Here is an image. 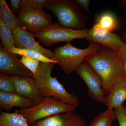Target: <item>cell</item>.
Wrapping results in <instances>:
<instances>
[{
    "label": "cell",
    "mask_w": 126,
    "mask_h": 126,
    "mask_svg": "<svg viewBox=\"0 0 126 126\" xmlns=\"http://www.w3.org/2000/svg\"><path fill=\"white\" fill-rule=\"evenodd\" d=\"M84 61L100 78L106 96L116 86L126 81L125 62L119 58L118 53L108 47L101 45L96 52L87 56Z\"/></svg>",
    "instance_id": "obj_1"
},
{
    "label": "cell",
    "mask_w": 126,
    "mask_h": 126,
    "mask_svg": "<svg viewBox=\"0 0 126 126\" xmlns=\"http://www.w3.org/2000/svg\"><path fill=\"white\" fill-rule=\"evenodd\" d=\"M55 63L40 62L33 78L37 87L44 98H56L78 107L79 99L74 94L66 90L56 77L51 76V73Z\"/></svg>",
    "instance_id": "obj_2"
},
{
    "label": "cell",
    "mask_w": 126,
    "mask_h": 126,
    "mask_svg": "<svg viewBox=\"0 0 126 126\" xmlns=\"http://www.w3.org/2000/svg\"><path fill=\"white\" fill-rule=\"evenodd\" d=\"M44 8L53 12L63 26L75 30L87 29L88 17L76 0H47Z\"/></svg>",
    "instance_id": "obj_3"
},
{
    "label": "cell",
    "mask_w": 126,
    "mask_h": 126,
    "mask_svg": "<svg viewBox=\"0 0 126 126\" xmlns=\"http://www.w3.org/2000/svg\"><path fill=\"white\" fill-rule=\"evenodd\" d=\"M100 46L98 43L89 42L87 48L79 49L68 43L54 49L51 60L56 61L61 69L66 74L69 75L76 72L85 58L96 52Z\"/></svg>",
    "instance_id": "obj_4"
},
{
    "label": "cell",
    "mask_w": 126,
    "mask_h": 126,
    "mask_svg": "<svg viewBox=\"0 0 126 126\" xmlns=\"http://www.w3.org/2000/svg\"><path fill=\"white\" fill-rule=\"evenodd\" d=\"M77 107L54 97L45 98L40 103L33 107L16 110L30 124L53 115L67 112H74Z\"/></svg>",
    "instance_id": "obj_5"
},
{
    "label": "cell",
    "mask_w": 126,
    "mask_h": 126,
    "mask_svg": "<svg viewBox=\"0 0 126 126\" xmlns=\"http://www.w3.org/2000/svg\"><path fill=\"white\" fill-rule=\"evenodd\" d=\"M88 30H77L63 26L59 23H52L44 29L34 34L45 46L50 47L61 42L70 43L75 39H86Z\"/></svg>",
    "instance_id": "obj_6"
},
{
    "label": "cell",
    "mask_w": 126,
    "mask_h": 126,
    "mask_svg": "<svg viewBox=\"0 0 126 126\" xmlns=\"http://www.w3.org/2000/svg\"><path fill=\"white\" fill-rule=\"evenodd\" d=\"M76 72L87 85L89 97L96 101L105 104L106 96L103 90L101 80L90 65L84 61Z\"/></svg>",
    "instance_id": "obj_7"
},
{
    "label": "cell",
    "mask_w": 126,
    "mask_h": 126,
    "mask_svg": "<svg viewBox=\"0 0 126 126\" xmlns=\"http://www.w3.org/2000/svg\"><path fill=\"white\" fill-rule=\"evenodd\" d=\"M18 17L20 25L34 34L53 23L51 16L44 11H24L19 12Z\"/></svg>",
    "instance_id": "obj_8"
},
{
    "label": "cell",
    "mask_w": 126,
    "mask_h": 126,
    "mask_svg": "<svg viewBox=\"0 0 126 126\" xmlns=\"http://www.w3.org/2000/svg\"><path fill=\"white\" fill-rule=\"evenodd\" d=\"M86 39L89 42L98 43L117 53L126 44L117 34L106 30L97 24H94L88 30Z\"/></svg>",
    "instance_id": "obj_9"
},
{
    "label": "cell",
    "mask_w": 126,
    "mask_h": 126,
    "mask_svg": "<svg viewBox=\"0 0 126 126\" xmlns=\"http://www.w3.org/2000/svg\"><path fill=\"white\" fill-rule=\"evenodd\" d=\"M0 72L11 75H25L33 78L34 75L20 62L16 56L4 49L1 44L0 48Z\"/></svg>",
    "instance_id": "obj_10"
},
{
    "label": "cell",
    "mask_w": 126,
    "mask_h": 126,
    "mask_svg": "<svg viewBox=\"0 0 126 126\" xmlns=\"http://www.w3.org/2000/svg\"><path fill=\"white\" fill-rule=\"evenodd\" d=\"M11 77L14 81L15 93L33 101L36 105L43 101L44 97L33 78L25 75Z\"/></svg>",
    "instance_id": "obj_11"
},
{
    "label": "cell",
    "mask_w": 126,
    "mask_h": 126,
    "mask_svg": "<svg viewBox=\"0 0 126 126\" xmlns=\"http://www.w3.org/2000/svg\"><path fill=\"white\" fill-rule=\"evenodd\" d=\"M15 40V47L23 49L34 50L51 60L54 55L51 50L46 48L39 44L31 33L21 25L12 31Z\"/></svg>",
    "instance_id": "obj_12"
},
{
    "label": "cell",
    "mask_w": 126,
    "mask_h": 126,
    "mask_svg": "<svg viewBox=\"0 0 126 126\" xmlns=\"http://www.w3.org/2000/svg\"><path fill=\"white\" fill-rule=\"evenodd\" d=\"M86 121L74 112L60 113L37 121L31 126H86Z\"/></svg>",
    "instance_id": "obj_13"
},
{
    "label": "cell",
    "mask_w": 126,
    "mask_h": 126,
    "mask_svg": "<svg viewBox=\"0 0 126 126\" xmlns=\"http://www.w3.org/2000/svg\"><path fill=\"white\" fill-rule=\"evenodd\" d=\"M36 105L33 101L15 93L0 91V107L6 112H9L15 107L25 109L33 107Z\"/></svg>",
    "instance_id": "obj_14"
},
{
    "label": "cell",
    "mask_w": 126,
    "mask_h": 126,
    "mask_svg": "<svg viewBox=\"0 0 126 126\" xmlns=\"http://www.w3.org/2000/svg\"><path fill=\"white\" fill-rule=\"evenodd\" d=\"M126 100V81L116 86L106 97L105 104L108 108L117 109L121 107Z\"/></svg>",
    "instance_id": "obj_15"
},
{
    "label": "cell",
    "mask_w": 126,
    "mask_h": 126,
    "mask_svg": "<svg viewBox=\"0 0 126 126\" xmlns=\"http://www.w3.org/2000/svg\"><path fill=\"white\" fill-rule=\"evenodd\" d=\"M0 126H31L22 115L16 111L10 113L1 111L0 113Z\"/></svg>",
    "instance_id": "obj_16"
},
{
    "label": "cell",
    "mask_w": 126,
    "mask_h": 126,
    "mask_svg": "<svg viewBox=\"0 0 126 126\" xmlns=\"http://www.w3.org/2000/svg\"><path fill=\"white\" fill-rule=\"evenodd\" d=\"M0 17L2 22L12 31L19 25L18 17L14 15L5 0H0Z\"/></svg>",
    "instance_id": "obj_17"
},
{
    "label": "cell",
    "mask_w": 126,
    "mask_h": 126,
    "mask_svg": "<svg viewBox=\"0 0 126 126\" xmlns=\"http://www.w3.org/2000/svg\"><path fill=\"white\" fill-rule=\"evenodd\" d=\"M94 24L100 25L103 29L111 32L116 29L118 22L116 17L110 12H104L96 16Z\"/></svg>",
    "instance_id": "obj_18"
},
{
    "label": "cell",
    "mask_w": 126,
    "mask_h": 126,
    "mask_svg": "<svg viewBox=\"0 0 126 126\" xmlns=\"http://www.w3.org/2000/svg\"><path fill=\"white\" fill-rule=\"evenodd\" d=\"M116 119L115 110L111 108L99 113L89 126H111L114 120Z\"/></svg>",
    "instance_id": "obj_19"
},
{
    "label": "cell",
    "mask_w": 126,
    "mask_h": 126,
    "mask_svg": "<svg viewBox=\"0 0 126 126\" xmlns=\"http://www.w3.org/2000/svg\"><path fill=\"white\" fill-rule=\"evenodd\" d=\"M0 36L3 48L8 50L15 47V40L13 31L0 19Z\"/></svg>",
    "instance_id": "obj_20"
},
{
    "label": "cell",
    "mask_w": 126,
    "mask_h": 126,
    "mask_svg": "<svg viewBox=\"0 0 126 126\" xmlns=\"http://www.w3.org/2000/svg\"><path fill=\"white\" fill-rule=\"evenodd\" d=\"M8 51L14 54L19 55L22 56H28L32 58L36 59L43 63H54L57 64L56 61L48 58L39 52L34 50L23 49L14 47L10 49Z\"/></svg>",
    "instance_id": "obj_21"
},
{
    "label": "cell",
    "mask_w": 126,
    "mask_h": 126,
    "mask_svg": "<svg viewBox=\"0 0 126 126\" xmlns=\"http://www.w3.org/2000/svg\"><path fill=\"white\" fill-rule=\"evenodd\" d=\"M47 0H22L21 4L20 10L19 12L27 10H43V8L44 7Z\"/></svg>",
    "instance_id": "obj_22"
},
{
    "label": "cell",
    "mask_w": 126,
    "mask_h": 126,
    "mask_svg": "<svg viewBox=\"0 0 126 126\" xmlns=\"http://www.w3.org/2000/svg\"><path fill=\"white\" fill-rule=\"evenodd\" d=\"M0 91L10 93H15L14 81L9 75L1 73L0 74Z\"/></svg>",
    "instance_id": "obj_23"
},
{
    "label": "cell",
    "mask_w": 126,
    "mask_h": 126,
    "mask_svg": "<svg viewBox=\"0 0 126 126\" xmlns=\"http://www.w3.org/2000/svg\"><path fill=\"white\" fill-rule=\"evenodd\" d=\"M20 61L33 74L34 76L36 75L37 69L40 63V61L36 59L25 56H21Z\"/></svg>",
    "instance_id": "obj_24"
},
{
    "label": "cell",
    "mask_w": 126,
    "mask_h": 126,
    "mask_svg": "<svg viewBox=\"0 0 126 126\" xmlns=\"http://www.w3.org/2000/svg\"><path fill=\"white\" fill-rule=\"evenodd\" d=\"M115 110L116 119L118 121L119 126H126V107L124 104Z\"/></svg>",
    "instance_id": "obj_25"
},
{
    "label": "cell",
    "mask_w": 126,
    "mask_h": 126,
    "mask_svg": "<svg viewBox=\"0 0 126 126\" xmlns=\"http://www.w3.org/2000/svg\"><path fill=\"white\" fill-rule=\"evenodd\" d=\"M21 0H10V3L11 6L12 11L15 13H18L20 10ZM13 12V13H14Z\"/></svg>",
    "instance_id": "obj_26"
},
{
    "label": "cell",
    "mask_w": 126,
    "mask_h": 126,
    "mask_svg": "<svg viewBox=\"0 0 126 126\" xmlns=\"http://www.w3.org/2000/svg\"><path fill=\"white\" fill-rule=\"evenodd\" d=\"M83 9H84L89 14H90L89 5L90 0H76Z\"/></svg>",
    "instance_id": "obj_27"
},
{
    "label": "cell",
    "mask_w": 126,
    "mask_h": 126,
    "mask_svg": "<svg viewBox=\"0 0 126 126\" xmlns=\"http://www.w3.org/2000/svg\"><path fill=\"white\" fill-rule=\"evenodd\" d=\"M118 56L120 59L123 61L126 62V45L123 47L120 52L118 53Z\"/></svg>",
    "instance_id": "obj_28"
},
{
    "label": "cell",
    "mask_w": 126,
    "mask_h": 126,
    "mask_svg": "<svg viewBox=\"0 0 126 126\" xmlns=\"http://www.w3.org/2000/svg\"><path fill=\"white\" fill-rule=\"evenodd\" d=\"M119 4L121 5L122 6L126 7V0H122L119 1Z\"/></svg>",
    "instance_id": "obj_29"
},
{
    "label": "cell",
    "mask_w": 126,
    "mask_h": 126,
    "mask_svg": "<svg viewBox=\"0 0 126 126\" xmlns=\"http://www.w3.org/2000/svg\"><path fill=\"white\" fill-rule=\"evenodd\" d=\"M125 69L126 73V61L125 62Z\"/></svg>",
    "instance_id": "obj_30"
}]
</instances>
